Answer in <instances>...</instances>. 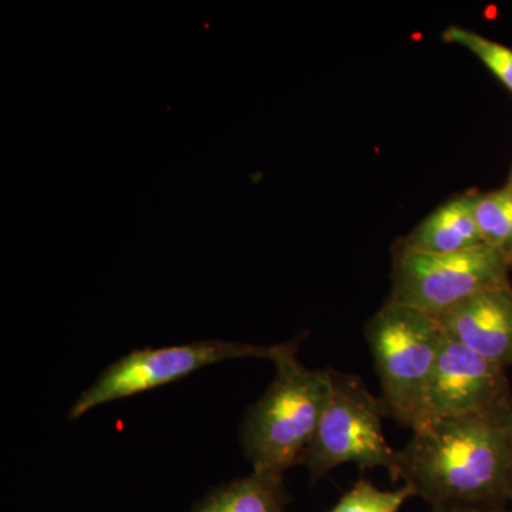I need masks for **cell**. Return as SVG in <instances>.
I'll list each match as a JSON object with an SVG mask.
<instances>
[{"label": "cell", "instance_id": "8", "mask_svg": "<svg viewBox=\"0 0 512 512\" xmlns=\"http://www.w3.org/2000/svg\"><path fill=\"white\" fill-rule=\"evenodd\" d=\"M437 319L448 338L494 365H512L511 284L478 293Z\"/></svg>", "mask_w": 512, "mask_h": 512}, {"label": "cell", "instance_id": "4", "mask_svg": "<svg viewBox=\"0 0 512 512\" xmlns=\"http://www.w3.org/2000/svg\"><path fill=\"white\" fill-rule=\"evenodd\" d=\"M330 380L328 406L302 458L311 480L328 476L342 464H356L369 470L386 468L396 483L399 451L384 436L383 420L389 413L382 399L355 375L330 369Z\"/></svg>", "mask_w": 512, "mask_h": 512}, {"label": "cell", "instance_id": "13", "mask_svg": "<svg viewBox=\"0 0 512 512\" xmlns=\"http://www.w3.org/2000/svg\"><path fill=\"white\" fill-rule=\"evenodd\" d=\"M416 497L409 485L384 491L367 480H359L329 512H400L403 504Z\"/></svg>", "mask_w": 512, "mask_h": 512}, {"label": "cell", "instance_id": "6", "mask_svg": "<svg viewBox=\"0 0 512 512\" xmlns=\"http://www.w3.org/2000/svg\"><path fill=\"white\" fill-rule=\"evenodd\" d=\"M293 348L296 346L292 343L254 346L207 340L171 348L134 350L107 367L93 386L80 394L70 410L69 417L72 420L79 419L84 413L101 404L136 396L164 384L177 382L214 363L241 357H261L275 362L278 357Z\"/></svg>", "mask_w": 512, "mask_h": 512}, {"label": "cell", "instance_id": "9", "mask_svg": "<svg viewBox=\"0 0 512 512\" xmlns=\"http://www.w3.org/2000/svg\"><path fill=\"white\" fill-rule=\"evenodd\" d=\"M477 194L451 198L404 238L403 247L430 254H454L485 245L476 220Z\"/></svg>", "mask_w": 512, "mask_h": 512}, {"label": "cell", "instance_id": "11", "mask_svg": "<svg viewBox=\"0 0 512 512\" xmlns=\"http://www.w3.org/2000/svg\"><path fill=\"white\" fill-rule=\"evenodd\" d=\"M474 212L484 244L507 252L512 244V184L477 195Z\"/></svg>", "mask_w": 512, "mask_h": 512}, {"label": "cell", "instance_id": "15", "mask_svg": "<svg viewBox=\"0 0 512 512\" xmlns=\"http://www.w3.org/2000/svg\"><path fill=\"white\" fill-rule=\"evenodd\" d=\"M507 500L512 501V458H511L510 484H508Z\"/></svg>", "mask_w": 512, "mask_h": 512}, {"label": "cell", "instance_id": "5", "mask_svg": "<svg viewBox=\"0 0 512 512\" xmlns=\"http://www.w3.org/2000/svg\"><path fill=\"white\" fill-rule=\"evenodd\" d=\"M507 256L501 249L481 245L454 254H430L396 248L389 301L443 315L478 293L510 285Z\"/></svg>", "mask_w": 512, "mask_h": 512}, {"label": "cell", "instance_id": "12", "mask_svg": "<svg viewBox=\"0 0 512 512\" xmlns=\"http://www.w3.org/2000/svg\"><path fill=\"white\" fill-rule=\"evenodd\" d=\"M443 40L470 50L512 93L511 47L500 45L494 40L481 36L480 33L466 28H458V26H450L444 30Z\"/></svg>", "mask_w": 512, "mask_h": 512}, {"label": "cell", "instance_id": "17", "mask_svg": "<svg viewBox=\"0 0 512 512\" xmlns=\"http://www.w3.org/2000/svg\"><path fill=\"white\" fill-rule=\"evenodd\" d=\"M508 184H512V170H511V174H510V180H508Z\"/></svg>", "mask_w": 512, "mask_h": 512}, {"label": "cell", "instance_id": "7", "mask_svg": "<svg viewBox=\"0 0 512 512\" xmlns=\"http://www.w3.org/2000/svg\"><path fill=\"white\" fill-rule=\"evenodd\" d=\"M507 404L511 403L504 367L446 336L424 392L417 427L427 421L487 412Z\"/></svg>", "mask_w": 512, "mask_h": 512}, {"label": "cell", "instance_id": "3", "mask_svg": "<svg viewBox=\"0 0 512 512\" xmlns=\"http://www.w3.org/2000/svg\"><path fill=\"white\" fill-rule=\"evenodd\" d=\"M387 413L402 426H419L424 392L443 348L439 319L389 301L365 325Z\"/></svg>", "mask_w": 512, "mask_h": 512}, {"label": "cell", "instance_id": "16", "mask_svg": "<svg viewBox=\"0 0 512 512\" xmlns=\"http://www.w3.org/2000/svg\"><path fill=\"white\" fill-rule=\"evenodd\" d=\"M505 256H507L508 264L512 266V244L511 247L507 249V252H505Z\"/></svg>", "mask_w": 512, "mask_h": 512}, {"label": "cell", "instance_id": "10", "mask_svg": "<svg viewBox=\"0 0 512 512\" xmlns=\"http://www.w3.org/2000/svg\"><path fill=\"white\" fill-rule=\"evenodd\" d=\"M284 474L254 470L251 476L211 491L191 512H285Z\"/></svg>", "mask_w": 512, "mask_h": 512}, {"label": "cell", "instance_id": "1", "mask_svg": "<svg viewBox=\"0 0 512 512\" xmlns=\"http://www.w3.org/2000/svg\"><path fill=\"white\" fill-rule=\"evenodd\" d=\"M512 406L427 421L399 451L397 481L431 508L493 507L507 500Z\"/></svg>", "mask_w": 512, "mask_h": 512}, {"label": "cell", "instance_id": "14", "mask_svg": "<svg viewBox=\"0 0 512 512\" xmlns=\"http://www.w3.org/2000/svg\"><path fill=\"white\" fill-rule=\"evenodd\" d=\"M431 512H505L500 505L493 507H440L431 508Z\"/></svg>", "mask_w": 512, "mask_h": 512}, {"label": "cell", "instance_id": "2", "mask_svg": "<svg viewBox=\"0 0 512 512\" xmlns=\"http://www.w3.org/2000/svg\"><path fill=\"white\" fill-rule=\"evenodd\" d=\"M295 353L293 348L275 360L274 382L245 417L242 444L254 470L284 474L302 464L328 406L330 369H308Z\"/></svg>", "mask_w": 512, "mask_h": 512}]
</instances>
